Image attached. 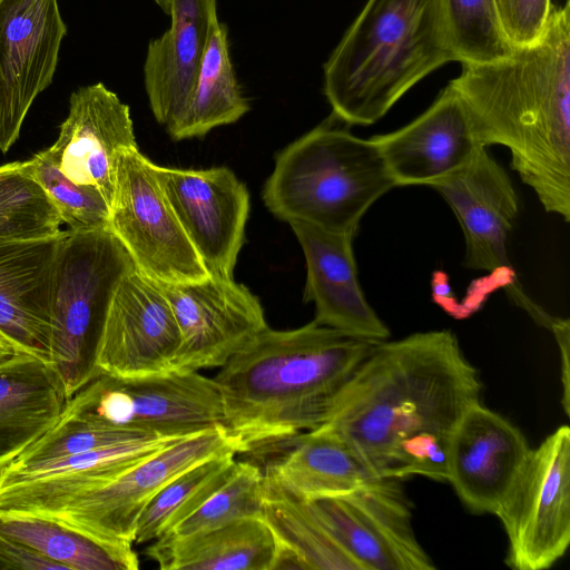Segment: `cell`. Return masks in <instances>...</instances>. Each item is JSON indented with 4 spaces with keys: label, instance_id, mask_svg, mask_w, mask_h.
<instances>
[{
    "label": "cell",
    "instance_id": "obj_1",
    "mask_svg": "<svg viewBox=\"0 0 570 570\" xmlns=\"http://www.w3.org/2000/svg\"><path fill=\"white\" fill-rule=\"evenodd\" d=\"M482 383L449 330L376 342L318 428L379 478L448 480L451 436Z\"/></svg>",
    "mask_w": 570,
    "mask_h": 570
},
{
    "label": "cell",
    "instance_id": "obj_2",
    "mask_svg": "<svg viewBox=\"0 0 570 570\" xmlns=\"http://www.w3.org/2000/svg\"><path fill=\"white\" fill-rule=\"evenodd\" d=\"M449 85L483 147L501 145L542 208L570 220V1L552 6L541 37L504 58L462 63Z\"/></svg>",
    "mask_w": 570,
    "mask_h": 570
},
{
    "label": "cell",
    "instance_id": "obj_3",
    "mask_svg": "<svg viewBox=\"0 0 570 570\" xmlns=\"http://www.w3.org/2000/svg\"><path fill=\"white\" fill-rule=\"evenodd\" d=\"M375 343L315 321L266 327L214 377L222 426L240 453L272 450L321 426Z\"/></svg>",
    "mask_w": 570,
    "mask_h": 570
},
{
    "label": "cell",
    "instance_id": "obj_4",
    "mask_svg": "<svg viewBox=\"0 0 570 570\" xmlns=\"http://www.w3.org/2000/svg\"><path fill=\"white\" fill-rule=\"evenodd\" d=\"M450 61L441 0H367L324 63V95L341 122L373 125Z\"/></svg>",
    "mask_w": 570,
    "mask_h": 570
},
{
    "label": "cell",
    "instance_id": "obj_5",
    "mask_svg": "<svg viewBox=\"0 0 570 570\" xmlns=\"http://www.w3.org/2000/svg\"><path fill=\"white\" fill-rule=\"evenodd\" d=\"M394 187L373 139L353 135L332 116L276 155L262 198L287 224L355 236L366 212Z\"/></svg>",
    "mask_w": 570,
    "mask_h": 570
},
{
    "label": "cell",
    "instance_id": "obj_6",
    "mask_svg": "<svg viewBox=\"0 0 570 570\" xmlns=\"http://www.w3.org/2000/svg\"><path fill=\"white\" fill-rule=\"evenodd\" d=\"M135 264L109 228L63 230L51 294V364L70 399L97 374L112 296Z\"/></svg>",
    "mask_w": 570,
    "mask_h": 570
},
{
    "label": "cell",
    "instance_id": "obj_7",
    "mask_svg": "<svg viewBox=\"0 0 570 570\" xmlns=\"http://www.w3.org/2000/svg\"><path fill=\"white\" fill-rule=\"evenodd\" d=\"M62 415L117 430L186 436L222 425L223 402L214 377L199 372L99 373L68 400Z\"/></svg>",
    "mask_w": 570,
    "mask_h": 570
},
{
    "label": "cell",
    "instance_id": "obj_8",
    "mask_svg": "<svg viewBox=\"0 0 570 570\" xmlns=\"http://www.w3.org/2000/svg\"><path fill=\"white\" fill-rule=\"evenodd\" d=\"M508 538L505 564L546 570L570 543V428L531 449L494 513Z\"/></svg>",
    "mask_w": 570,
    "mask_h": 570
},
{
    "label": "cell",
    "instance_id": "obj_9",
    "mask_svg": "<svg viewBox=\"0 0 570 570\" xmlns=\"http://www.w3.org/2000/svg\"><path fill=\"white\" fill-rule=\"evenodd\" d=\"M109 229L135 267L157 283H190L210 276L166 200L154 163L139 147L118 158Z\"/></svg>",
    "mask_w": 570,
    "mask_h": 570
},
{
    "label": "cell",
    "instance_id": "obj_10",
    "mask_svg": "<svg viewBox=\"0 0 570 570\" xmlns=\"http://www.w3.org/2000/svg\"><path fill=\"white\" fill-rule=\"evenodd\" d=\"M240 453L219 425L180 439L135 464L110 482L75 498L55 515L89 534L132 548L137 521L150 500L174 478L218 454Z\"/></svg>",
    "mask_w": 570,
    "mask_h": 570
},
{
    "label": "cell",
    "instance_id": "obj_11",
    "mask_svg": "<svg viewBox=\"0 0 570 570\" xmlns=\"http://www.w3.org/2000/svg\"><path fill=\"white\" fill-rule=\"evenodd\" d=\"M362 570H432L399 480L380 478L346 493L305 500Z\"/></svg>",
    "mask_w": 570,
    "mask_h": 570
},
{
    "label": "cell",
    "instance_id": "obj_12",
    "mask_svg": "<svg viewBox=\"0 0 570 570\" xmlns=\"http://www.w3.org/2000/svg\"><path fill=\"white\" fill-rule=\"evenodd\" d=\"M158 284L180 334L173 372L222 367L268 327L259 298L234 278Z\"/></svg>",
    "mask_w": 570,
    "mask_h": 570
},
{
    "label": "cell",
    "instance_id": "obj_13",
    "mask_svg": "<svg viewBox=\"0 0 570 570\" xmlns=\"http://www.w3.org/2000/svg\"><path fill=\"white\" fill-rule=\"evenodd\" d=\"M154 173L208 274L234 278L250 207L246 185L226 166L181 169L154 164Z\"/></svg>",
    "mask_w": 570,
    "mask_h": 570
},
{
    "label": "cell",
    "instance_id": "obj_14",
    "mask_svg": "<svg viewBox=\"0 0 570 570\" xmlns=\"http://www.w3.org/2000/svg\"><path fill=\"white\" fill-rule=\"evenodd\" d=\"M67 28L58 0H0V151L52 82Z\"/></svg>",
    "mask_w": 570,
    "mask_h": 570
},
{
    "label": "cell",
    "instance_id": "obj_15",
    "mask_svg": "<svg viewBox=\"0 0 570 570\" xmlns=\"http://www.w3.org/2000/svg\"><path fill=\"white\" fill-rule=\"evenodd\" d=\"M180 334L161 286L130 271L110 302L96 355L99 373L136 377L173 372Z\"/></svg>",
    "mask_w": 570,
    "mask_h": 570
},
{
    "label": "cell",
    "instance_id": "obj_16",
    "mask_svg": "<svg viewBox=\"0 0 570 570\" xmlns=\"http://www.w3.org/2000/svg\"><path fill=\"white\" fill-rule=\"evenodd\" d=\"M138 147L129 106L102 82L75 90L47 157L73 183L97 189L110 203L120 154Z\"/></svg>",
    "mask_w": 570,
    "mask_h": 570
},
{
    "label": "cell",
    "instance_id": "obj_17",
    "mask_svg": "<svg viewBox=\"0 0 570 570\" xmlns=\"http://www.w3.org/2000/svg\"><path fill=\"white\" fill-rule=\"evenodd\" d=\"M449 205L464 236L463 266L513 276L507 250L519 199L505 169L480 147L461 169L431 186Z\"/></svg>",
    "mask_w": 570,
    "mask_h": 570
},
{
    "label": "cell",
    "instance_id": "obj_18",
    "mask_svg": "<svg viewBox=\"0 0 570 570\" xmlns=\"http://www.w3.org/2000/svg\"><path fill=\"white\" fill-rule=\"evenodd\" d=\"M186 436L155 434L46 461L23 472L4 473L0 478V511L55 515L78 495L110 482Z\"/></svg>",
    "mask_w": 570,
    "mask_h": 570
},
{
    "label": "cell",
    "instance_id": "obj_19",
    "mask_svg": "<svg viewBox=\"0 0 570 570\" xmlns=\"http://www.w3.org/2000/svg\"><path fill=\"white\" fill-rule=\"evenodd\" d=\"M530 451L515 425L479 402L453 431L446 482L469 511L493 514Z\"/></svg>",
    "mask_w": 570,
    "mask_h": 570
},
{
    "label": "cell",
    "instance_id": "obj_20",
    "mask_svg": "<svg viewBox=\"0 0 570 570\" xmlns=\"http://www.w3.org/2000/svg\"><path fill=\"white\" fill-rule=\"evenodd\" d=\"M371 138L396 187H431L464 167L482 147L450 85L412 121Z\"/></svg>",
    "mask_w": 570,
    "mask_h": 570
},
{
    "label": "cell",
    "instance_id": "obj_21",
    "mask_svg": "<svg viewBox=\"0 0 570 570\" xmlns=\"http://www.w3.org/2000/svg\"><path fill=\"white\" fill-rule=\"evenodd\" d=\"M306 264L303 298L315 306V321L354 337L380 342L390 330L368 303L353 252L354 235L292 222Z\"/></svg>",
    "mask_w": 570,
    "mask_h": 570
},
{
    "label": "cell",
    "instance_id": "obj_22",
    "mask_svg": "<svg viewBox=\"0 0 570 570\" xmlns=\"http://www.w3.org/2000/svg\"><path fill=\"white\" fill-rule=\"evenodd\" d=\"M169 28L149 41L144 87L157 122L169 130L185 112L202 66L217 0H154Z\"/></svg>",
    "mask_w": 570,
    "mask_h": 570
},
{
    "label": "cell",
    "instance_id": "obj_23",
    "mask_svg": "<svg viewBox=\"0 0 570 570\" xmlns=\"http://www.w3.org/2000/svg\"><path fill=\"white\" fill-rule=\"evenodd\" d=\"M62 234L0 240V334L17 352L50 364L51 294Z\"/></svg>",
    "mask_w": 570,
    "mask_h": 570
},
{
    "label": "cell",
    "instance_id": "obj_24",
    "mask_svg": "<svg viewBox=\"0 0 570 570\" xmlns=\"http://www.w3.org/2000/svg\"><path fill=\"white\" fill-rule=\"evenodd\" d=\"M68 400L52 364L26 353L0 360V478L56 425Z\"/></svg>",
    "mask_w": 570,
    "mask_h": 570
},
{
    "label": "cell",
    "instance_id": "obj_25",
    "mask_svg": "<svg viewBox=\"0 0 570 570\" xmlns=\"http://www.w3.org/2000/svg\"><path fill=\"white\" fill-rule=\"evenodd\" d=\"M281 444L286 451L266 466L264 474L294 498L342 494L380 479L348 444L321 428Z\"/></svg>",
    "mask_w": 570,
    "mask_h": 570
},
{
    "label": "cell",
    "instance_id": "obj_26",
    "mask_svg": "<svg viewBox=\"0 0 570 570\" xmlns=\"http://www.w3.org/2000/svg\"><path fill=\"white\" fill-rule=\"evenodd\" d=\"M145 553L163 570H272L276 540L263 517H249L185 537L159 538Z\"/></svg>",
    "mask_w": 570,
    "mask_h": 570
},
{
    "label": "cell",
    "instance_id": "obj_27",
    "mask_svg": "<svg viewBox=\"0 0 570 570\" xmlns=\"http://www.w3.org/2000/svg\"><path fill=\"white\" fill-rule=\"evenodd\" d=\"M0 531L62 570H137L134 548H121L49 515L0 511Z\"/></svg>",
    "mask_w": 570,
    "mask_h": 570
},
{
    "label": "cell",
    "instance_id": "obj_28",
    "mask_svg": "<svg viewBox=\"0 0 570 570\" xmlns=\"http://www.w3.org/2000/svg\"><path fill=\"white\" fill-rule=\"evenodd\" d=\"M263 518L276 540L272 570H362L313 514L305 500L283 492L266 476Z\"/></svg>",
    "mask_w": 570,
    "mask_h": 570
},
{
    "label": "cell",
    "instance_id": "obj_29",
    "mask_svg": "<svg viewBox=\"0 0 570 570\" xmlns=\"http://www.w3.org/2000/svg\"><path fill=\"white\" fill-rule=\"evenodd\" d=\"M249 111L230 58L228 27L216 19L189 104L167 130L174 140L205 137L213 129L238 121Z\"/></svg>",
    "mask_w": 570,
    "mask_h": 570
},
{
    "label": "cell",
    "instance_id": "obj_30",
    "mask_svg": "<svg viewBox=\"0 0 570 570\" xmlns=\"http://www.w3.org/2000/svg\"><path fill=\"white\" fill-rule=\"evenodd\" d=\"M236 454L209 458L169 481L141 512L134 543L153 542L194 513L232 474Z\"/></svg>",
    "mask_w": 570,
    "mask_h": 570
},
{
    "label": "cell",
    "instance_id": "obj_31",
    "mask_svg": "<svg viewBox=\"0 0 570 570\" xmlns=\"http://www.w3.org/2000/svg\"><path fill=\"white\" fill-rule=\"evenodd\" d=\"M63 220L30 164L0 166V240H39L61 234Z\"/></svg>",
    "mask_w": 570,
    "mask_h": 570
},
{
    "label": "cell",
    "instance_id": "obj_32",
    "mask_svg": "<svg viewBox=\"0 0 570 570\" xmlns=\"http://www.w3.org/2000/svg\"><path fill=\"white\" fill-rule=\"evenodd\" d=\"M455 61L482 63L511 53L494 0H441Z\"/></svg>",
    "mask_w": 570,
    "mask_h": 570
},
{
    "label": "cell",
    "instance_id": "obj_33",
    "mask_svg": "<svg viewBox=\"0 0 570 570\" xmlns=\"http://www.w3.org/2000/svg\"><path fill=\"white\" fill-rule=\"evenodd\" d=\"M265 476L252 462L237 461L228 479L189 517L161 538L185 537L228 522L263 517Z\"/></svg>",
    "mask_w": 570,
    "mask_h": 570
},
{
    "label": "cell",
    "instance_id": "obj_34",
    "mask_svg": "<svg viewBox=\"0 0 570 570\" xmlns=\"http://www.w3.org/2000/svg\"><path fill=\"white\" fill-rule=\"evenodd\" d=\"M28 161L68 229L109 228L111 205L100 191L70 180L43 150Z\"/></svg>",
    "mask_w": 570,
    "mask_h": 570
},
{
    "label": "cell",
    "instance_id": "obj_35",
    "mask_svg": "<svg viewBox=\"0 0 570 570\" xmlns=\"http://www.w3.org/2000/svg\"><path fill=\"white\" fill-rule=\"evenodd\" d=\"M504 35L513 47L537 41L552 9L551 0H494Z\"/></svg>",
    "mask_w": 570,
    "mask_h": 570
},
{
    "label": "cell",
    "instance_id": "obj_36",
    "mask_svg": "<svg viewBox=\"0 0 570 570\" xmlns=\"http://www.w3.org/2000/svg\"><path fill=\"white\" fill-rule=\"evenodd\" d=\"M49 569L57 570L61 568L22 544L17 543L0 531V570Z\"/></svg>",
    "mask_w": 570,
    "mask_h": 570
},
{
    "label": "cell",
    "instance_id": "obj_37",
    "mask_svg": "<svg viewBox=\"0 0 570 570\" xmlns=\"http://www.w3.org/2000/svg\"><path fill=\"white\" fill-rule=\"evenodd\" d=\"M19 353L13 345L0 334V358L8 357L12 354Z\"/></svg>",
    "mask_w": 570,
    "mask_h": 570
}]
</instances>
